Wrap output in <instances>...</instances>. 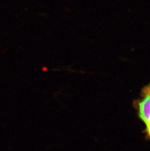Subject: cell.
Listing matches in <instances>:
<instances>
[{
    "label": "cell",
    "instance_id": "cell-1",
    "mask_svg": "<svg viewBox=\"0 0 150 151\" xmlns=\"http://www.w3.org/2000/svg\"><path fill=\"white\" fill-rule=\"evenodd\" d=\"M136 104L139 118L146 127V134L150 139V85L143 89Z\"/></svg>",
    "mask_w": 150,
    "mask_h": 151
}]
</instances>
